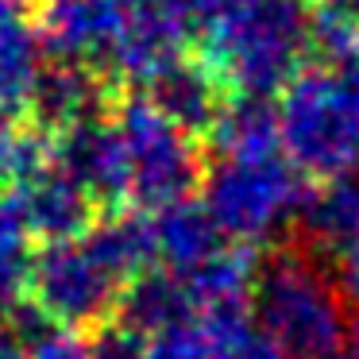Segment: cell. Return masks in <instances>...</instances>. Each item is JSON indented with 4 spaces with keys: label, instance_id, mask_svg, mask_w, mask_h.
<instances>
[{
    "label": "cell",
    "instance_id": "30bf717a",
    "mask_svg": "<svg viewBox=\"0 0 359 359\" xmlns=\"http://www.w3.org/2000/svg\"><path fill=\"white\" fill-rule=\"evenodd\" d=\"M135 93H143L166 120H174L182 132L197 135L205 143V135L217 124V116L232 89L220 81V74L194 47H186L174 58H166Z\"/></svg>",
    "mask_w": 359,
    "mask_h": 359
},
{
    "label": "cell",
    "instance_id": "ffe728a7",
    "mask_svg": "<svg viewBox=\"0 0 359 359\" xmlns=\"http://www.w3.org/2000/svg\"><path fill=\"white\" fill-rule=\"evenodd\" d=\"M147 359H209V332L201 320H182L147 336Z\"/></svg>",
    "mask_w": 359,
    "mask_h": 359
},
{
    "label": "cell",
    "instance_id": "5b68a950",
    "mask_svg": "<svg viewBox=\"0 0 359 359\" xmlns=\"http://www.w3.org/2000/svg\"><path fill=\"white\" fill-rule=\"evenodd\" d=\"M112 124L128 151V174H132L128 201L132 205L158 212L182 197L201 194L205 174H209V151L197 135L182 132L135 89H128L116 101Z\"/></svg>",
    "mask_w": 359,
    "mask_h": 359
},
{
    "label": "cell",
    "instance_id": "52a82bcc",
    "mask_svg": "<svg viewBox=\"0 0 359 359\" xmlns=\"http://www.w3.org/2000/svg\"><path fill=\"white\" fill-rule=\"evenodd\" d=\"M35 20L47 58L86 62L109 78V62L128 20V0H39Z\"/></svg>",
    "mask_w": 359,
    "mask_h": 359
},
{
    "label": "cell",
    "instance_id": "cb8c5ba5",
    "mask_svg": "<svg viewBox=\"0 0 359 359\" xmlns=\"http://www.w3.org/2000/svg\"><path fill=\"white\" fill-rule=\"evenodd\" d=\"M332 263H336V271H340V278H344V286H348V294L359 302V236L336 251Z\"/></svg>",
    "mask_w": 359,
    "mask_h": 359
},
{
    "label": "cell",
    "instance_id": "8992f818",
    "mask_svg": "<svg viewBox=\"0 0 359 359\" xmlns=\"http://www.w3.org/2000/svg\"><path fill=\"white\" fill-rule=\"evenodd\" d=\"M124 278L109 271L86 240H55L39 243L32 251V274H27V294L50 313L62 328L89 332L101 320L116 313Z\"/></svg>",
    "mask_w": 359,
    "mask_h": 359
},
{
    "label": "cell",
    "instance_id": "3957f363",
    "mask_svg": "<svg viewBox=\"0 0 359 359\" xmlns=\"http://www.w3.org/2000/svg\"><path fill=\"white\" fill-rule=\"evenodd\" d=\"M282 151L302 174L325 182L359 170V104L340 70L309 62L278 93Z\"/></svg>",
    "mask_w": 359,
    "mask_h": 359
},
{
    "label": "cell",
    "instance_id": "44dd1931",
    "mask_svg": "<svg viewBox=\"0 0 359 359\" xmlns=\"http://www.w3.org/2000/svg\"><path fill=\"white\" fill-rule=\"evenodd\" d=\"M27 359H89L86 332H78V328H55L39 344L27 348Z\"/></svg>",
    "mask_w": 359,
    "mask_h": 359
},
{
    "label": "cell",
    "instance_id": "ac0fdd59",
    "mask_svg": "<svg viewBox=\"0 0 359 359\" xmlns=\"http://www.w3.org/2000/svg\"><path fill=\"white\" fill-rule=\"evenodd\" d=\"M205 332H209V359H290V351L255 317L205 325Z\"/></svg>",
    "mask_w": 359,
    "mask_h": 359
},
{
    "label": "cell",
    "instance_id": "d4e9b609",
    "mask_svg": "<svg viewBox=\"0 0 359 359\" xmlns=\"http://www.w3.org/2000/svg\"><path fill=\"white\" fill-rule=\"evenodd\" d=\"M0 359H27V344L0 320Z\"/></svg>",
    "mask_w": 359,
    "mask_h": 359
},
{
    "label": "cell",
    "instance_id": "5bb4252c",
    "mask_svg": "<svg viewBox=\"0 0 359 359\" xmlns=\"http://www.w3.org/2000/svg\"><path fill=\"white\" fill-rule=\"evenodd\" d=\"M155 232H158V263L170 266L174 274L197 271L201 263H209L217 251H224L232 243L201 197H182V201L158 209Z\"/></svg>",
    "mask_w": 359,
    "mask_h": 359
},
{
    "label": "cell",
    "instance_id": "4fadbf2b",
    "mask_svg": "<svg viewBox=\"0 0 359 359\" xmlns=\"http://www.w3.org/2000/svg\"><path fill=\"white\" fill-rule=\"evenodd\" d=\"M209 158H255L282 151L278 97L263 93H228L217 124L205 135Z\"/></svg>",
    "mask_w": 359,
    "mask_h": 359
},
{
    "label": "cell",
    "instance_id": "2e32d148",
    "mask_svg": "<svg viewBox=\"0 0 359 359\" xmlns=\"http://www.w3.org/2000/svg\"><path fill=\"white\" fill-rule=\"evenodd\" d=\"M47 62L39 20H0V109L24 116L35 74Z\"/></svg>",
    "mask_w": 359,
    "mask_h": 359
},
{
    "label": "cell",
    "instance_id": "d6986e66",
    "mask_svg": "<svg viewBox=\"0 0 359 359\" xmlns=\"http://www.w3.org/2000/svg\"><path fill=\"white\" fill-rule=\"evenodd\" d=\"M86 344H89V359H147V336L124 325L120 317H109L97 328H89Z\"/></svg>",
    "mask_w": 359,
    "mask_h": 359
},
{
    "label": "cell",
    "instance_id": "9a60e30c",
    "mask_svg": "<svg viewBox=\"0 0 359 359\" xmlns=\"http://www.w3.org/2000/svg\"><path fill=\"white\" fill-rule=\"evenodd\" d=\"M112 317H120L124 325H132L135 332H143V336H155L170 325L194 320L197 305H194V297H189L186 278L174 274L170 266L155 263V266H147V271H140L135 278L124 282Z\"/></svg>",
    "mask_w": 359,
    "mask_h": 359
},
{
    "label": "cell",
    "instance_id": "6da1fadb",
    "mask_svg": "<svg viewBox=\"0 0 359 359\" xmlns=\"http://www.w3.org/2000/svg\"><path fill=\"white\" fill-rule=\"evenodd\" d=\"M251 317L290 359H332L359 332V302L348 294L332 255L286 232L259 255Z\"/></svg>",
    "mask_w": 359,
    "mask_h": 359
},
{
    "label": "cell",
    "instance_id": "83f0119b",
    "mask_svg": "<svg viewBox=\"0 0 359 359\" xmlns=\"http://www.w3.org/2000/svg\"><path fill=\"white\" fill-rule=\"evenodd\" d=\"M4 309H8V297H4V290H0V317H4Z\"/></svg>",
    "mask_w": 359,
    "mask_h": 359
},
{
    "label": "cell",
    "instance_id": "484cf974",
    "mask_svg": "<svg viewBox=\"0 0 359 359\" xmlns=\"http://www.w3.org/2000/svg\"><path fill=\"white\" fill-rule=\"evenodd\" d=\"M332 359H359V332L351 336V340L344 344V351H340V355H332Z\"/></svg>",
    "mask_w": 359,
    "mask_h": 359
},
{
    "label": "cell",
    "instance_id": "7a4b0ae2",
    "mask_svg": "<svg viewBox=\"0 0 359 359\" xmlns=\"http://www.w3.org/2000/svg\"><path fill=\"white\" fill-rule=\"evenodd\" d=\"M194 50L232 93L278 97L309 66V0H228Z\"/></svg>",
    "mask_w": 359,
    "mask_h": 359
},
{
    "label": "cell",
    "instance_id": "603a6c76",
    "mask_svg": "<svg viewBox=\"0 0 359 359\" xmlns=\"http://www.w3.org/2000/svg\"><path fill=\"white\" fill-rule=\"evenodd\" d=\"M228 0H166V8L174 12V16H178V24L186 27L189 35H201V27L209 24L212 16H217L220 8H224Z\"/></svg>",
    "mask_w": 359,
    "mask_h": 359
},
{
    "label": "cell",
    "instance_id": "7c38bea8",
    "mask_svg": "<svg viewBox=\"0 0 359 359\" xmlns=\"http://www.w3.org/2000/svg\"><path fill=\"white\" fill-rule=\"evenodd\" d=\"M86 248L109 266L116 278H135L140 271L158 263V232H155V212L140 205H116L101 209L97 220L81 232Z\"/></svg>",
    "mask_w": 359,
    "mask_h": 359
},
{
    "label": "cell",
    "instance_id": "e0dca14e",
    "mask_svg": "<svg viewBox=\"0 0 359 359\" xmlns=\"http://www.w3.org/2000/svg\"><path fill=\"white\" fill-rule=\"evenodd\" d=\"M27 274H32V232L16 201V189L0 182V290L8 305L27 294Z\"/></svg>",
    "mask_w": 359,
    "mask_h": 359
},
{
    "label": "cell",
    "instance_id": "4316f807",
    "mask_svg": "<svg viewBox=\"0 0 359 359\" xmlns=\"http://www.w3.org/2000/svg\"><path fill=\"white\" fill-rule=\"evenodd\" d=\"M325 4H336V8H348V12L359 16V0H325Z\"/></svg>",
    "mask_w": 359,
    "mask_h": 359
},
{
    "label": "cell",
    "instance_id": "9c48e42d",
    "mask_svg": "<svg viewBox=\"0 0 359 359\" xmlns=\"http://www.w3.org/2000/svg\"><path fill=\"white\" fill-rule=\"evenodd\" d=\"M50 163L62 166L70 178H78L101 209L132 205L128 201V194H132L128 151L116 124H112V112L97 120H81L66 132H55L50 135Z\"/></svg>",
    "mask_w": 359,
    "mask_h": 359
},
{
    "label": "cell",
    "instance_id": "277c9868",
    "mask_svg": "<svg viewBox=\"0 0 359 359\" xmlns=\"http://www.w3.org/2000/svg\"><path fill=\"white\" fill-rule=\"evenodd\" d=\"M313 182L317 178L297 170L286 151L255 158H209L201 201L212 209L228 240L274 243L294 228Z\"/></svg>",
    "mask_w": 359,
    "mask_h": 359
},
{
    "label": "cell",
    "instance_id": "8fae6325",
    "mask_svg": "<svg viewBox=\"0 0 359 359\" xmlns=\"http://www.w3.org/2000/svg\"><path fill=\"white\" fill-rule=\"evenodd\" d=\"M12 189H16V201H20V209H24L27 232L39 243L78 240V236L97 220V212H101V205L93 201V194L55 163H47L43 170L12 182Z\"/></svg>",
    "mask_w": 359,
    "mask_h": 359
},
{
    "label": "cell",
    "instance_id": "ba28073f",
    "mask_svg": "<svg viewBox=\"0 0 359 359\" xmlns=\"http://www.w3.org/2000/svg\"><path fill=\"white\" fill-rule=\"evenodd\" d=\"M124 89L112 86L101 70L86 62H66V58H47L35 74L32 93L24 104V120H32L43 132H66L81 120L109 116Z\"/></svg>",
    "mask_w": 359,
    "mask_h": 359
},
{
    "label": "cell",
    "instance_id": "7402d4cb",
    "mask_svg": "<svg viewBox=\"0 0 359 359\" xmlns=\"http://www.w3.org/2000/svg\"><path fill=\"white\" fill-rule=\"evenodd\" d=\"M24 132L27 120L16 112L0 109V182L16 178V163H20V147H24Z\"/></svg>",
    "mask_w": 359,
    "mask_h": 359
}]
</instances>
